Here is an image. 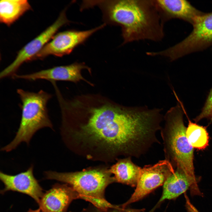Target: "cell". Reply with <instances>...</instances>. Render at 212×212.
Returning <instances> with one entry per match:
<instances>
[{"mask_svg":"<svg viewBox=\"0 0 212 212\" xmlns=\"http://www.w3.org/2000/svg\"><path fill=\"white\" fill-rule=\"evenodd\" d=\"M145 209L144 208L138 209L131 208H123L121 207L118 209H116L115 210L110 212H145Z\"/></svg>","mask_w":212,"mask_h":212,"instance_id":"d6986e66","label":"cell"},{"mask_svg":"<svg viewBox=\"0 0 212 212\" xmlns=\"http://www.w3.org/2000/svg\"><path fill=\"white\" fill-rule=\"evenodd\" d=\"M77 193L67 185L55 184L44 193L39 205L42 212H66Z\"/></svg>","mask_w":212,"mask_h":212,"instance_id":"4fadbf2b","label":"cell"},{"mask_svg":"<svg viewBox=\"0 0 212 212\" xmlns=\"http://www.w3.org/2000/svg\"><path fill=\"white\" fill-rule=\"evenodd\" d=\"M170 108L164 116V124L161 134L165 159L174 168H179L191 181L193 188L198 187L195 175L193 166L194 148L186 137L184 124V112L181 102Z\"/></svg>","mask_w":212,"mask_h":212,"instance_id":"3957f363","label":"cell"},{"mask_svg":"<svg viewBox=\"0 0 212 212\" xmlns=\"http://www.w3.org/2000/svg\"><path fill=\"white\" fill-rule=\"evenodd\" d=\"M193 29L184 39L160 51L161 57L173 61L192 53L203 51L212 46V12L198 17Z\"/></svg>","mask_w":212,"mask_h":212,"instance_id":"8992f818","label":"cell"},{"mask_svg":"<svg viewBox=\"0 0 212 212\" xmlns=\"http://www.w3.org/2000/svg\"><path fill=\"white\" fill-rule=\"evenodd\" d=\"M86 6L99 7L106 24L120 26L122 45L142 40L158 42L164 37V24L155 0L87 1Z\"/></svg>","mask_w":212,"mask_h":212,"instance_id":"7a4b0ae2","label":"cell"},{"mask_svg":"<svg viewBox=\"0 0 212 212\" xmlns=\"http://www.w3.org/2000/svg\"><path fill=\"white\" fill-rule=\"evenodd\" d=\"M33 168L32 165L26 171L14 175L1 171L0 179L5 186L1 193L10 191L20 192L30 196L39 204L44 193L34 175Z\"/></svg>","mask_w":212,"mask_h":212,"instance_id":"8fae6325","label":"cell"},{"mask_svg":"<svg viewBox=\"0 0 212 212\" xmlns=\"http://www.w3.org/2000/svg\"><path fill=\"white\" fill-rule=\"evenodd\" d=\"M131 158L120 159L109 170L115 182L136 187L142 168L134 163Z\"/></svg>","mask_w":212,"mask_h":212,"instance_id":"9a60e30c","label":"cell"},{"mask_svg":"<svg viewBox=\"0 0 212 212\" xmlns=\"http://www.w3.org/2000/svg\"><path fill=\"white\" fill-rule=\"evenodd\" d=\"M67 110L70 122L80 126L81 138L116 156L138 158L150 141L152 119L143 107L125 106L100 95L89 94L71 99Z\"/></svg>","mask_w":212,"mask_h":212,"instance_id":"6da1fadb","label":"cell"},{"mask_svg":"<svg viewBox=\"0 0 212 212\" xmlns=\"http://www.w3.org/2000/svg\"><path fill=\"white\" fill-rule=\"evenodd\" d=\"M66 9L60 13L56 20L37 37L24 46L18 52L14 61L0 73L3 79L12 76L24 62L34 59L45 46L50 41L61 27L71 22L67 18Z\"/></svg>","mask_w":212,"mask_h":212,"instance_id":"52a82bcc","label":"cell"},{"mask_svg":"<svg viewBox=\"0 0 212 212\" xmlns=\"http://www.w3.org/2000/svg\"><path fill=\"white\" fill-rule=\"evenodd\" d=\"M41 211L40 209L39 208V209L35 210L30 209L27 212H41Z\"/></svg>","mask_w":212,"mask_h":212,"instance_id":"44dd1931","label":"cell"},{"mask_svg":"<svg viewBox=\"0 0 212 212\" xmlns=\"http://www.w3.org/2000/svg\"><path fill=\"white\" fill-rule=\"evenodd\" d=\"M87 69L90 72L91 69L83 62H75L69 65L54 67L30 74L15 75L16 79L35 81L45 80L50 82L63 81L77 83L83 81L92 86L93 84L82 76V71Z\"/></svg>","mask_w":212,"mask_h":212,"instance_id":"30bf717a","label":"cell"},{"mask_svg":"<svg viewBox=\"0 0 212 212\" xmlns=\"http://www.w3.org/2000/svg\"><path fill=\"white\" fill-rule=\"evenodd\" d=\"M106 25L104 23L86 31L70 30L56 34L36 55L34 59H42L49 55L62 57L69 54L76 47L83 44L95 33Z\"/></svg>","mask_w":212,"mask_h":212,"instance_id":"9c48e42d","label":"cell"},{"mask_svg":"<svg viewBox=\"0 0 212 212\" xmlns=\"http://www.w3.org/2000/svg\"><path fill=\"white\" fill-rule=\"evenodd\" d=\"M162 195L157 203L151 209L154 212L165 200L174 199L192 187L191 183L183 171L176 168L163 185Z\"/></svg>","mask_w":212,"mask_h":212,"instance_id":"5bb4252c","label":"cell"},{"mask_svg":"<svg viewBox=\"0 0 212 212\" xmlns=\"http://www.w3.org/2000/svg\"><path fill=\"white\" fill-rule=\"evenodd\" d=\"M110 170L95 169L75 172L60 173L49 170L44 172L45 178L68 184L79 198L92 203L101 211L118 209L108 202L104 197L106 187L115 181Z\"/></svg>","mask_w":212,"mask_h":212,"instance_id":"277c9868","label":"cell"},{"mask_svg":"<svg viewBox=\"0 0 212 212\" xmlns=\"http://www.w3.org/2000/svg\"><path fill=\"white\" fill-rule=\"evenodd\" d=\"M204 118L207 119L212 123V87L208 94L201 113L193 120L196 122Z\"/></svg>","mask_w":212,"mask_h":212,"instance_id":"ac0fdd59","label":"cell"},{"mask_svg":"<svg viewBox=\"0 0 212 212\" xmlns=\"http://www.w3.org/2000/svg\"><path fill=\"white\" fill-rule=\"evenodd\" d=\"M26 0H1L0 1V22L9 26L31 9Z\"/></svg>","mask_w":212,"mask_h":212,"instance_id":"2e32d148","label":"cell"},{"mask_svg":"<svg viewBox=\"0 0 212 212\" xmlns=\"http://www.w3.org/2000/svg\"><path fill=\"white\" fill-rule=\"evenodd\" d=\"M164 24L171 19H179L193 25L196 19L204 12L184 0H155Z\"/></svg>","mask_w":212,"mask_h":212,"instance_id":"7c38bea8","label":"cell"},{"mask_svg":"<svg viewBox=\"0 0 212 212\" xmlns=\"http://www.w3.org/2000/svg\"><path fill=\"white\" fill-rule=\"evenodd\" d=\"M17 92L22 102L21 120L14 139L1 149L6 152L15 149L22 142L29 145L35 133L42 128L53 129L47 108L52 95L42 90L35 92L19 89Z\"/></svg>","mask_w":212,"mask_h":212,"instance_id":"5b68a950","label":"cell"},{"mask_svg":"<svg viewBox=\"0 0 212 212\" xmlns=\"http://www.w3.org/2000/svg\"><path fill=\"white\" fill-rule=\"evenodd\" d=\"M183 107L188 120L186 134L189 143L193 148L200 150L205 149L208 145L209 139L206 127L191 121L184 106Z\"/></svg>","mask_w":212,"mask_h":212,"instance_id":"e0dca14e","label":"cell"},{"mask_svg":"<svg viewBox=\"0 0 212 212\" xmlns=\"http://www.w3.org/2000/svg\"><path fill=\"white\" fill-rule=\"evenodd\" d=\"M175 170L171 163L165 159L153 165H145L142 168L134 192L121 205V207L126 208L129 205L140 200L163 186Z\"/></svg>","mask_w":212,"mask_h":212,"instance_id":"ba28073f","label":"cell"},{"mask_svg":"<svg viewBox=\"0 0 212 212\" xmlns=\"http://www.w3.org/2000/svg\"><path fill=\"white\" fill-rule=\"evenodd\" d=\"M185 200L186 205L188 212H199L191 203L188 198H186Z\"/></svg>","mask_w":212,"mask_h":212,"instance_id":"ffe728a7","label":"cell"}]
</instances>
